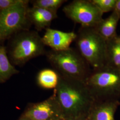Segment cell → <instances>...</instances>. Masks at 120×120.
Listing matches in <instances>:
<instances>
[{
    "label": "cell",
    "instance_id": "4fadbf2b",
    "mask_svg": "<svg viewBox=\"0 0 120 120\" xmlns=\"http://www.w3.org/2000/svg\"><path fill=\"white\" fill-rule=\"evenodd\" d=\"M19 73L9 60L6 47L0 44V83L7 82Z\"/></svg>",
    "mask_w": 120,
    "mask_h": 120
},
{
    "label": "cell",
    "instance_id": "44dd1931",
    "mask_svg": "<svg viewBox=\"0 0 120 120\" xmlns=\"http://www.w3.org/2000/svg\"><path fill=\"white\" fill-rule=\"evenodd\" d=\"M118 40H119L120 42V36H118Z\"/></svg>",
    "mask_w": 120,
    "mask_h": 120
},
{
    "label": "cell",
    "instance_id": "ba28073f",
    "mask_svg": "<svg viewBox=\"0 0 120 120\" xmlns=\"http://www.w3.org/2000/svg\"><path fill=\"white\" fill-rule=\"evenodd\" d=\"M31 120H64L54 94L46 100L31 103L22 114Z\"/></svg>",
    "mask_w": 120,
    "mask_h": 120
},
{
    "label": "cell",
    "instance_id": "ffe728a7",
    "mask_svg": "<svg viewBox=\"0 0 120 120\" xmlns=\"http://www.w3.org/2000/svg\"><path fill=\"white\" fill-rule=\"evenodd\" d=\"M17 120H30V118H29L28 117H26V116H24L23 115H22Z\"/></svg>",
    "mask_w": 120,
    "mask_h": 120
},
{
    "label": "cell",
    "instance_id": "277c9868",
    "mask_svg": "<svg viewBox=\"0 0 120 120\" xmlns=\"http://www.w3.org/2000/svg\"><path fill=\"white\" fill-rule=\"evenodd\" d=\"M85 82L97 101L117 100L120 97V69L105 65L93 70Z\"/></svg>",
    "mask_w": 120,
    "mask_h": 120
},
{
    "label": "cell",
    "instance_id": "3957f363",
    "mask_svg": "<svg viewBox=\"0 0 120 120\" xmlns=\"http://www.w3.org/2000/svg\"><path fill=\"white\" fill-rule=\"evenodd\" d=\"M74 41L77 50L93 70L106 65V41L94 28L81 26Z\"/></svg>",
    "mask_w": 120,
    "mask_h": 120
},
{
    "label": "cell",
    "instance_id": "5bb4252c",
    "mask_svg": "<svg viewBox=\"0 0 120 120\" xmlns=\"http://www.w3.org/2000/svg\"><path fill=\"white\" fill-rule=\"evenodd\" d=\"M106 42L105 65L120 69V42L118 36L106 41Z\"/></svg>",
    "mask_w": 120,
    "mask_h": 120
},
{
    "label": "cell",
    "instance_id": "7c38bea8",
    "mask_svg": "<svg viewBox=\"0 0 120 120\" xmlns=\"http://www.w3.org/2000/svg\"><path fill=\"white\" fill-rule=\"evenodd\" d=\"M120 16L115 11L105 19H103L94 27L95 30L105 41L117 36L116 30Z\"/></svg>",
    "mask_w": 120,
    "mask_h": 120
},
{
    "label": "cell",
    "instance_id": "8992f818",
    "mask_svg": "<svg viewBox=\"0 0 120 120\" xmlns=\"http://www.w3.org/2000/svg\"><path fill=\"white\" fill-rule=\"evenodd\" d=\"M29 0L0 11V38L2 41L13 34L29 30L31 25L28 16Z\"/></svg>",
    "mask_w": 120,
    "mask_h": 120
},
{
    "label": "cell",
    "instance_id": "2e32d148",
    "mask_svg": "<svg viewBox=\"0 0 120 120\" xmlns=\"http://www.w3.org/2000/svg\"><path fill=\"white\" fill-rule=\"evenodd\" d=\"M67 0H35L32 1L33 6L57 12V10Z\"/></svg>",
    "mask_w": 120,
    "mask_h": 120
},
{
    "label": "cell",
    "instance_id": "6da1fadb",
    "mask_svg": "<svg viewBox=\"0 0 120 120\" xmlns=\"http://www.w3.org/2000/svg\"><path fill=\"white\" fill-rule=\"evenodd\" d=\"M54 94L64 119L80 120L97 101L85 82L60 74Z\"/></svg>",
    "mask_w": 120,
    "mask_h": 120
},
{
    "label": "cell",
    "instance_id": "9a60e30c",
    "mask_svg": "<svg viewBox=\"0 0 120 120\" xmlns=\"http://www.w3.org/2000/svg\"><path fill=\"white\" fill-rule=\"evenodd\" d=\"M59 79V74L54 69H43L39 71L37 77L38 85L45 89H55Z\"/></svg>",
    "mask_w": 120,
    "mask_h": 120
},
{
    "label": "cell",
    "instance_id": "7402d4cb",
    "mask_svg": "<svg viewBox=\"0 0 120 120\" xmlns=\"http://www.w3.org/2000/svg\"><path fill=\"white\" fill-rule=\"evenodd\" d=\"M1 41H2V40H1V38H0V42Z\"/></svg>",
    "mask_w": 120,
    "mask_h": 120
},
{
    "label": "cell",
    "instance_id": "9c48e42d",
    "mask_svg": "<svg viewBox=\"0 0 120 120\" xmlns=\"http://www.w3.org/2000/svg\"><path fill=\"white\" fill-rule=\"evenodd\" d=\"M77 38V34L64 32L60 30L48 28L42 37L43 43L46 46L55 51H62L70 48V46Z\"/></svg>",
    "mask_w": 120,
    "mask_h": 120
},
{
    "label": "cell",
    "instance_id": "8fae6325",
    "mask_svg": "<svg viewBox=\"0 0 120 120\" xmlns=\"http://www.w3.org/2000/svg\"><path fill=\"white\" fill-rule=\"evenodd\" d=\"M100 101L97 105L96 102L95 109L91 113L89 120H115V112L119 104L118 100Z\"/></svg>",
    "mask_w": 120,
    "mask_h": 120
},
{
    "label": "cell",
    "instance_id": "5b68a950",
    "mask_svg": "<svg viewBox=\"0 0 120 120\" xmlns=\"http://www.w3.org/2000/svg\"><path fill=\"white\" fill-rule=\"evenodd\" d=\"M17 34L12 40L8 51L13 65L23 66L32 59L45 55V45L37 31L24 30Z\"/></svg>",
    "mask_w": 120,
    "mask_h": 120
},
{
    "label": "cell",
    "instance_id": "ac0fdd59",
    "mask_svg": "<svg viewBox=\"0 0 120 120\" xmlns=\"http://www.w3.org/2000/svg\"><path fill=\"white\" fill-rule=\"evenodd\" d=\"M25 0H0V11L21 4Z\"/></svg>",
    "mask_w": 120,
    "mask_h": 120
},
{
    "label": "cell",
    "instance_id": "52a82bcc",
    "mask_svg": "<svg viewBox=\"0 0 120 120\" xmlns=\"http://www.w3.org/2000/svg\"><path fill=\"white\" fill-rule=\"evenodd\" d=\"M69 19L82 27H93L102 19L103 13L91 0H74L63 8Z\"/></svg>",
    "mask_w": 120,
    "mask_h": 120
},
{
    "label": "cell",
    "instance_id": "30bf717a",
    "mask_svg": "<svg viewBox=\"0 0 120 120\" xmlns=\"http://www.w3.org/2000/svg\"><path fill=\"white\" fill-rule=\"evenodd\" d=\"M28 16L31 25L39 31L49 28L52 22L57 17V14L56 12L33 6L29 8Z\"/></svg>",
    "mask_w": 120,
    "mask_h": 120
},
{
    "label": "cell",
    "instance_id": "e0dca14e",
    "mask_svg": "<svg viewBox=\"0 0 120 120\" xmlns=\"http://www.w3.org/2000/svg\"><path fill=\"white\" fill-rule=\"evenodd\" d=\"M102 13L113 11L116 5V0H91Z\"/></svg>",
    "mask_w": 120,
    "mask_h": 120
},
{
    "label": "cell",
    "instance_id": "7a4b0ae2",
    "mask_svg": "<svg viewBox=\"0 0 120 120\" xmlns=\"http://www.w3.org/2000/svg\"><path fill=\"white\" fill-rule=\"evenodd\" d=\"M45 55L48 61L60 75L86 82L92 70L77 49L62 51L50 50Z\"/></svg>",
    "mask_w": 120,
    "mask_h": 120
},
{
    "label": "cell",
    "instance_id": "d6986e66",
    "mask_svg": "<svg viewBox=\"0 0 120 120\" xmlns=\"http://www.w3.org/2000/svg\"><path fill=\"white\" fill-rule=\"evenodd\" d=\"M120 16V0H116L115 7L114 9Z\"/></svg>",
    "mask_w": 120,
    "mask_h": 120
},
{
    "label": "cell",
    "instance_id": "603a6c76",
    "mask_svg": "<svg viewBox=\"0 0 120 120\" xmlns=\"http://www.w3.org/2000/svg\"></svg>",
    "mask_w": 120,
    "mask_h": 120
}]
</instances>
